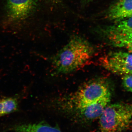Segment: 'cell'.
Instances as JSON below:
<instances>
[{
    "label": "cell",
    "mask_w": 132,
    "mask_h": 132,
    "mask_svg": "<svg viewBox=\"0 0 132 132\" xmlns=\"http://www.w3.org/2000/svg\"><path fill=\"white\" fill-rule=\"evenodd\" d=\"M94 51L87 40L80 36H74L53 58L55 71L58 73L72 72L91 59Z\"/></svg>",
    "instance_id": "1"
},
{
    "label": "cell",
    "mask_w": 132,
    "mask_h": 132,
    "mask_svg": "<svg viewBox=\"0 0 132 132\" xmlns=\"http://www.w3.org/2000/svg\"><path fill=\"white\" fill-rule=\"evenodd\" d=\"M99 119V132H125L132 120V105L109 104Z\"/></svg>",
    "instance_id": "2"
},
{
    "label": "cell",
    "mask_w": 132,
    "mask_h": 132,
    "mask_svg": "<svg viewBox=\"0 0 132 132\" xmlns=\"http://www.w3.org/2000/svg\"><path fill=\"white\" fill-rule=\"evenodd\" d=\"M109 93L108 87L104 82L92 81L84 85L71 96L69 104L76 110L97 101Z\"/></svg>",
    "instance_id": "3"
},
{
    "label": "cell",
    "mask_w": 132,
    "mask_h": 132,
    "mask_svg": "<svg viewBox=\"0 0 132 132\" xmlns=\"http://www.w3.org/2000/svg\"><path fill=\"white\" fill-rule=\"evenodd\" d=\"M101 32L114 46L126 47L132 43V16L101 29Z\"/></svg>",
    "instance_id": "4"
},
{
    "label": "cell",
    "mask_w": 132,
    "mask_h": 132,
    "mask_svg": "<svg viewBox=\"0 0 132 132\" xmlns=\"http://www.w3.org/2000/svg\"><path fill=\"white\" fill-rule=\"evenodd\" d=\"M102 66L117 75L132 74V53L119 51L109 53L100 59Z\"/></svg>",
    "instance_id": "5"
},
{
    "label": "cell",
    "mask_w": 132,
    "mask_h": 132,
    "mask_svg": "<svg viewBox=\"0 0 132 132\" xmlns=\"http://www.w3.org/2000/svg\"><path fill=\"white\" fill-rule=\"evenodd\" d=\"M37 0H7V15L11 20H22L28 17L35 10Z\"/></svg>",
    "instance_id": "6"
},
{
    "label": "cell",
    "mask_w": 132,
    "mask_h": 132,
    "mask_svg": "<svg viewBox=\"0 0 132 132\" xmlns=\"http://www.w3.org/2000/svg\"><path fill=\"white\" fill-rule=\"evenodd\" d=\"M111 93L97 101L76 111L81 118L85 120H94L100 118L111 101Z\"/></svg>",
    "instance_id": "7"
},
{
    "label": "cell",
    "mask_w": 132,
    "mask_h": 132,
    "mask_svg": "<svg viewBox=\"0 0 132 132\" xmlns=\"http://www.w3.org/2000/svg\"><path fill=\"white\" fill-rule=\"evenodd\" d=\"M106 16L116 22L132 16V0H120L113 4L108 10Z\"/></svg>",
    "instance_id": "8"
},
{
    "label": "cell",
    "mask_w": 132,
    "mask_h": 132,
    "mask_svg": "<svg viewBox=\"0 0 132 132\" xmlns=\"http://www.w3.org/2000/svg\"><path fill=\"white\" fill-rule=\"evenodd\" d=\"M8 130L15 132H62L58 128L44 122L15 125Z\"/></svg>",
    "instance_id": "9"
},
{
    "label": "cell",
    "mask_w": 132,
    "mask_h": 132,
    "mask_svg": "<svg viewBox=\"0 0 132 132\" xmlns=\"http://www.w3.org/2000/svg\"><path fill=\"white\" fill-rule=\"evenodd\" d=\"M18 109V99L16 97H5L0 99V117L14 112Z\"/></svg>",
    "instance_id": "10"
},
{
    "label": "cell",
    "mask_w": 132,
    "mask_h": 132,
    "mask_svg": "<svg viewBox=\"0 0 132 132\" xmlns=\"http://www.w3.org/2000/svg\"><path fill=\"white\" fill-rule=\"evenodd\" d=\"M122 85L125 90L132 93V74L123 76Z\"/></svg>",
    "instance_id": "11"
},
{
    "label": "cell",
    "mask_w": 132,
    "mask_h": 132,
    "mask_svg": "<svg viewBox=\"0 0 132 132\" xmlns=\"http://www.w3.org/2000/svg\"><path fill=\"white\" fill-rule=\"evenodd\" d=\"M126 47L128 50V52L132 53V43L127 45Z\"/></svg>",
    "instance_id": "12"
},
{
    "label": "cell",
    "mask_w": 132,
    "mask_h": 132,
    "mask_svg": "<svg viewBox=\"0 0 132 132\" xmlns=\"http://www.w3.org/2000/svg\"><path fill=\"white\" fill-rule=\"evenodd\" d=\"M81 1H82V2L84 3H88L92 2L94 0H81Z\"/></svg>",
    "instance_id": "13"
},
{
    "label": "cell",
    "mask_w": 132,
    "mask_h": 132,
    "mask_svg": "<svg viewBox=\"0 0 132 132\" xmlns=\"http://www.w3.org/2000/svg\"><path fill=\"white\" fill-rule=\"evenodd\" d=\"M53 2L56 3H58L60 2L61 0H51Z\"/></svg>",
    "instance_id": "14"
}]
</instances>
